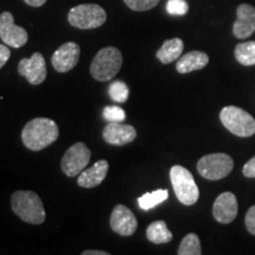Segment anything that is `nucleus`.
I'll list each match as a JSON object with an SVG mask.
<instances>
[{"mask_svg": "<svg viewBox=\"0 0 255 255\" xmlns=\"http://www.w3.org/2000/svg\"><path fill=\"white\" fill-rule=\"evenodd\" d=\"M170 181L177 200L182 205L191 206L197 202L200 190L193 175L188 169L182 165H173L170 169Z\"/></svg>", "mask_w": 255, "mask_h": 255, "instance_id": "obj_4", "label": "nucleus"}, {"mask_svg": "<svg viewBox=\"0 0 255 255\" xmlns=\"http://www.w3.org/2000/svg\"><path fill=\"white\" fill-rule=\"evenodd\" d=\"M136 129L129 124L120 122H109L103 130V138L108 144L111 145H124L132 142L136 138Z\"/></svg>", "mask_w": 255, "mask_h": 255, "instance_id": "obj_14", "label": "nucleus"}, {"mask_svg": "<svg viewBox=\"0 0 255 255\" xmlns=\"http://www.w3.org/2000/svg\"><path fill=\"white\" fill-rule=\"evenodd\" d=\"M242 173L248 178H254L255 177V156H253L250 161L242 168Z\"/></svg>", "mask_w": 255, "mask_h": 255, "instance_id": "obj_28", "label": "nucleus"}, {"mask_svg": "<svg viewBox=\"0 0 255 255\" xmlns=\"http://www.w3.org/2000/svg\"><path fill=\"white\" fill-rule=\"evenodd\" d=\"M165 8L171 15H184L189 11V5L186 0H168Z\"/></svg>", "mask_w": 255, "mask_h": 255, "instance_id": "obj_24", "label": "nucleus"}, {"mask_svg": "<svg viewBox=\"0 0 255 255\" xmlns=\"http://www.w3.org/2000/svg\"><path fill=\"white\" fill-rule=\"evenodd\" d=\"M12 210L24 222L40 225L45 221L46 214L40 197L34 191L18 190L11 196Z\"/></svg>", "mask_w": 255, "mask_h": 255, "instance_id": "obj_2", "label": "nucleus"}, {"mask_svg": "<svg viewBox=\"0 0 255 255\" xmlns=\"http://www.w3.org/2000/svg\"><path fill=\"white\" fill-rule=\"evenodd\" d=\"M110 227L122 237H130L136 232L137 220L128 207L117 205L111 213Z\"/></svg>", "mask_w": 255, "mask_h": 255, "instance_id": "obj_12", "label": "nucleus"}, {"mask_svg": "<svg viewBox=\"0 0 255 255\" xmlns=\"http://www.w3.org/2000/svg\"><path fill=\"white\" fill-rule=\"evenodd\" d=\"M18 72L32 85H39L46 79V63L40 52H34L30 58L19 62Z\"/></svg>", "mask_w": 255, "mask_h": 255, "instance_id": "obj_10", "label": "nucleus"}, {"mask_svg": "<svg viewBox=\"0 0 255 255\" xmlns=\"http://www.w3.org/2000/svg\"><path fill=\"white\" fill-rule=\"evenodd\" d=\"M146 238L152 244H168L173 239V234L169 231L164 221H155L146 228Z\"/></svg>", "mask_w": 255, "mask_h": 255, "instance_id": "obj_19", "label": "nucleus"}, {"mask_svg": "<svg viewBox=\"0 0 255 255\" xmlns=\"http://www.w3.org/2000/svg\"><path fill=\"white\" fill-rule=\"evenodd\" d=\"M209 63V57L202 51H190L180 57L176 63V70L180 73H189L203 69Z\"/></svg>", "mask_w": 255, "mask_h": 255, "instance_id": "obj_17", "label": "nucleus"}, {"mask_svg": "<svg viewBox=\"0 0 255 255\" xmlns=\"http://www.w3.org/2000/svg\"><path fill=\"white\" fill-rule=\"evenodd\" d=\"M59 128L55 121L38 117L24 127L21 139L27 149L39 151L52 144L58 138Z\"/></svg>", "mask_w": 255, "mask_h": 255, "instance_id": "obj_1", "label": "nucleus"}, {"mask_svg": "<svg viewBox=\"0 0 255 255\" xmlns=\"http://www.w3.org/2000/svg\"><path fill=\"white\" fill-rule=\"evenodd\" d=\"M237 15L233 33L239 39H246L255 32V7L250 4H241L237 9Z\"/></svg>", "mask_w": 255, "mask_h": 255, "instance_id": "obj_15", "label": "nucleus"}, {"mask_svg": "<svg viewBox=\"0 0 255 255\" xmlns=\"http://www.w3.org/2000/svg\"><path fill=\"white\" fill-rule=\"evenodd\" d=\"M91 158V151L85 143H76L70 146L62 158V170L69 177L77 176L84 170Z\"/></svg>", "mask_w": 255, "mask_h": 255, "instance_id": "obj_8", "label": "nucleus"}, {"mask_svg": "<svg viewBox=\"0 0 255 255\" xmlns=\"http://www.w3.org/2000/svg\"><path fill=\"white\" fill-rule=\"evenodd\" d=\"M220 120L226 129L239 137H251L255 133V120L241 108L229 105L220 113Z\"/></svg>", "mask_w": 255, "mask_h": 255, "instance_id": "obj_5", "label": "nucleus"}, {"mask_svg": "<svg viewBox=\"0 0 255 255\" xmlns=\"http://www.w3.org/2000/svg\"><path fill=\"white\" fill-rule=\"evenodd\" d=\"M69 23L81 30H91L100 27L107 20V12L97 4H82L70 9Z\"/></svg>", "mask_w": 255, "mask_h": 255, "instance_id": "obj_6", "label": "nucleus"}, {"mask_svg": "<svg viewBox=\"0 0 255 255\" xmlns=\"http://www.w3.org/2000/svg\"><path fill=\"white\" fill-rule=\"evenodd\" d=\"M103 117L108 122L122 123L126 120V111L120 107H107L103 110Z\"/></svg>", "mask_w": 255, "mask_h": 255, "instance_id": "obj_26", "label": "nucleus"}, {"mask_svg": "<svg viewBox=\"0 0 255 255\" xmlns=\"http://www.w3.org/2000/svg\"><path fill=\"white\" fill-rule=\"evenodd\" d=\"M9 57H11V51L8 50V47L0 44V69L5 65Z\"/></svg>", "mask_w": 255, "mask_h": 255, "instance_id": "obj_29", "label": "nucleus"}, {"mask_svg": "<svg viewBox=\"0 0 255 255\" xmlns=\"http://www.w3.org/2000/svg\"><path fill=\"white\" fill-rule=\"evenodd\" d=\"M178 255H201L202 250H201L200 239L196 234L190 233L186 235L183 240L181 241L180 247L177 251Z\"/></svg>", "mask_w": 255, "mask_h": 255, "instance_id": "obj_22", "label": "nucleus"}, {"mask_svg": "<svg viewBox=\"0 0 255 255\" xmlns=\"http://www.w3.org/2000/svg\"><path fill=\"white\" fill-rule=\"evenodd\" d=\"M238 199L231 191L220 194L213 205V216L220 223H231L238 215Z\"/></svg>", "mask_w": 255, "mask_h": 255, "instance_id": "obj_13", "label": "nucleus"}, {"mask_svg": "<svg viewBox=\"0 0 255 255\" xmlns=\"http://www.w3.org/2000/svg\"><path fill=\"white\" fill-rule=\"evenodd\" d=\"M184 49V44L180 38H173L168 39L163 43V45L159 47L156 52V57L159 62L163 64H170L180 58Z\"/></svg>", "mask_w": 255, "mask_h": 255, "instance_id": "obj_18", "label": "nucleus"}, {"mask_svg": "<svg viewBox=\"0 0 255 255\" xmlns=\"http://www.w3.org/2000/svg\"><path fill=\"white\" fill-rule=\"evenodd\" d=\"M168 196L169 193L167 189L154 190L138 197V206L142 210H150L167 200Z\"/></svg>", "mask_w": 255, "mask_h": 255, "instance_id": "obj_21", "label": "nucleus"}, {"mask_svg": "<svg viewBox=\"0 0 255 255\" xmlns=\"http://www.w3.org/2000/svg\"><path fill=\"white\" fill-rule=\"evenodd\" d=\"M109 96L113 101L124 103L129 97V88H128L126 83L121 81L113 82L109 87Z\"/></svg>", "mask_w": 255, "mask_h": 255, "instance_id": "obj_23", "label": "nucleus"}, {"mask_svg": "<svg viewBox=\"0 0 255 255\" xmlns=\"http://www.w3.org/2000/svg\"><path fill=\"white\" fill-rule=\"evenodd\" d=\"M245 223H246L247 231L251 233V234L255 235V206L251 207L248 209L246 218H245Z\"/></svg>", "mask_w": 255, "mask_h": 255, "instance_id": "obj_27", "label": "nucleus"}, {"mask_svg": "<svg viewBox=\"0 0 255 255\" xmlns=\"http://www.w3.org/2000/svg\"><path fill=\"white\" fill-rule=\"evenodd\" d=\"M79 56H81V47L78 44L68 41L53 52L51 62H52V66L56 71L64 73L70 71L77 65Z\"/></svg>", "mask_w": 255, "mask_h": 255, "instance_id": "obj_11", "label": "nucleus"}, {"mask_svg": "<svg viewBox=\"0 0 255 255\" xmlns=\"http://www.w3.org/2000/svg\"><path fill=\"white\" fill-rule=\"evenodd\" d=\"M234 56L242 65H255V41H245V43L238 44L235 47Z\"/></svg>", "mask_w": 255, "mask_h": 255, "instance_id": "obj_20", "label": "nucleus"}, {"mask_svg": "<svg viewBox=\"0 0 255 255\" xmlns=\"http://www.w3.org/2000/svg\"><path fill=\"white\" fill-rule=\"evenodd\" d=\"M0 38L6 45L14 49L24 46L28 40L26 30L14 24L11 12H2L0 14Z\"/></svg>", "mask_w": 255, "mask_h": 255, "instance_id": "obj_9", "label": "nucleus"}, {"mask_svg": "<svg viewBox=\"0 0 255 255\" xmlns=\"http://www.w3.org/2000/svg\"><path fill=\"white\" fill-rule=\"evenodd\" d=\"M27 5L33 6V7H39V6L44 5L46 2V0H24Z\"/></svg>", "mask_w": 255, "mask_h": 255, "instance_id": "obj_30", "label": "nucleus"}, {"mask_svg": "<svg viewBox=\"0 0 255 255\" xmlns=\"http://www.w3.org/2000/svg\"><path fill=\"white\" fill-rule=\"evenodd\" d=\"M196 168L202 177L210 181H218L231 174L234 168V161L227 154L216 152L201 157Z\"/></svg>", "mask_w": 255, "mask_h": 255, "instance_id": "obj_7", "label": "nucleus"}, {"mask_svg": "<svg viewBox=\"0 0 255 255\" xmlns=\"http://www.w3.org/2000/svg\"><path fill=\"white\" fill-rule=\"evenodd\" d=\"M83 255H109L108 252H104V251H85L83 252Z\"/></svg>", "mask_w": 255, "mask_h": 255, "instance_id": "obj_31", "label": "nucleus"}, {"mask_svg": "<svg viewBox=\"0 0 255 255\" xmlns=\"http://www.w3.org/2000/svg\"><path fill=\"white\" fill-rule=\"evenodd\" d=\"M109 170V163L107 159H100L91 168L83 170L79 174L77 183L82 188H95L103 182Z\"/></svg>", "mask_w": 255, "mask_h": 255, "instance_id": "obj_16", "label": "nucleus"}, {"mask_svg": "<svg viewBox=\"0 0 255 255\" xmlns=\"http://www.w3.org/2000/svg\"><path fill=\"white\" fill-rule=\"evenodd\" d=\"M122 53L116 47L109 46L100 50L91 62L90 72L96 81L107 82L113 79L122 68Z\"/></svg>", "mask_w": 255, "mask_h": 255, "instance_id": "obj_3", "label": "nucleus"}, {"mask_svg": "<svg viewBox=\"0 0 255 255\" xmlns=\"http://www.w3.org/2000/svg\"><path fill=\"white\" fill-rule=\"evenodd\" d=\"M124 2L132 11L142 12L154 8L159 2V0H124Z\"/></svg>", "mask_w": 255, "mask_h": 255, "instance_id": "obj_25", "label": "nucleus"}]
</instances>
